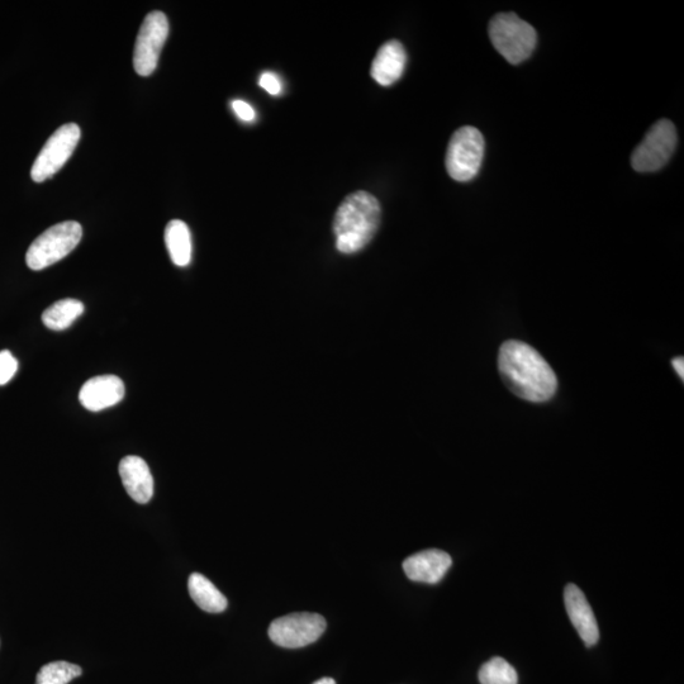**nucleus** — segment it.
Wrapping results in <instances>:
<instances>
[{
	"label": "nucleus",
	"mask_w": 684,
	"mask_h": 684,
	"mask_svg": "<svg viewBox=\"0 0 684 684\" xmlns=\"http://www.w3.org/2000/svg\"><path fill=\"white\" fill-rule=\"evenodd\" d=\"M498 368L506 386L525 401L546 402L557 393L558 379L554 370L525 342L506 341L498 355Z\"/></svg>",
	"instance_id": "1"
},
{
	"label": "nucleus",
	"mask_w": 684,
	"mask_h": 684,
	"mask_svg": "<svg viewBox=\"0 0 684 684\" xmlns=\"http://www.w3.org/2000/svg\"><path fill=\"white\" fill-rule=\"evenodd\" d=\"M382 208L378 199L368 192H355L337 208L334 234L337 250L350 255L363 250L377 234Z\"/></svg>",
	"instance_id": "2"
},
{
	"label": "nucleus",
	"mask_w": 684,
	"mask_h": 684,
	"mask_svg": "<svg viewBox=\"0 0 684 684\" xmlns=\"http://www.w3.org/2000/svg\"><path fill=\"white\" fill-rule=\"evenodd\" d=\"M489 37L494 49L513 65L529 59L538 42L534 27L513 13L497 14L489 25Z\"/></svg>",
	"instance_id": "3"
},
{
	"label": "nucleus",
	"mask_w": 684,
	"mask_h": 684,
	"mask_svg": "<svg viewBox=\"0 0 684 684\" xmlns=\"http://www.w3.org/2000/svg\"><path fill=\"white\" fill-rule=\"evenodd\" d=\"M83 228L79 222L57 223L32 242L27 251L26 261L31 270H44L63 260L79 245Z\"/></svg>",
	"instance_id": "4"
},
{
	"label": "nucleus",
	"mask_w": 684,
	"mask_h": 684,
	"mask_svg": "<svg viewBox=\"0 0 684 684\" xmlns=\"http://www.w3.org/2000/svg\"><path fill=\"white\" fill-rule=\"evenodd\" d=\"M484 139L481 131L464 126L451 136L445 165L451 178L465 183L477 177L484 158Z\"/></svg>",
	"instance_id": "5"
},
{
	"label": "nucleus",
	"mask_w": 684,
	"mask_h": 684,
	"mask_svg": "<svg viewBox=\"0 0 684 684\" xmlns=\"http://www.w3.org/2000/svg\"><path fill=\"white\" fill-rule=\"evenodd\" d=\"M678 142L676 127L668 120H660L646 133L636 147L631 164L639 173H653L667 165Z\"/></svg>",
	"instance_id": "6"
},
{
	"label": "nucleus",
	"mask_w": 684,
	"mask_h": 684,
	"mask_svg": "<svg viewBox=\"0 0 684 684\" xmlns=\"http://www.w3.org/2000/svg\"><path fill=\"white\" fill-rule=\"evenodd\" d=\"M326 626L321 615L298 612L274 620L269 626V638L282 648H304L320 639Z\"/></svg>",
	"instance_id": "7"
},
{
	"label": "nucleus",
	"mask_w": 684,
	"mask_h": 684,
	"mask_svg": "<svg viewBox=\"0 0 684 684\" xmlns=\"http://www.w3.org/2000/svg\"><path fill=\"white\" fill-rule=\"evenodd\" d=\"M80 135V128L75 123L61 126L38 154L31 170L33 182L42 183L54 177L73 155L79 144Z\"/></svg>",
	"instance_id": "8"
},
{
	"label": "nucleus",
	"mask_w": 684,
	"mask_h": 684,
	"mask_svg": "<svg viewBox=\"0 0 684 684\" xmlns=\"http://www.w3.org/2000/svg\"><path fill=\"white\" fill-rule=\"evenodd\" d=\"M168 35L169 21L165 14L159 11L147 14L133 52V68L137 74L149 76L154 73Z\"/></svg>",
	"instance_id": "9"
},
{
	"label": "nucleus",
	"mask_w": 684,
	"mask_h": 684,
	"mask_svg": "<svg viewBox=\"0 0 684 684\" xmlns=\"http://www.w3.org/2000/svg\"><path fill=\"white\" fill-rule=\"evenodd\" d=\"M565 610L570 621L581 636L584 644L593 646L600 640V630L592 607L586 596L576 584H568L564 589Z\"/></svg>",
	"instance_id": "10"
},
{
	"label": "nucleus",
	"mask_w": 684,
	"mask_h": 684,
	"mask_svg": "<svg viewBox=\"0 0 684 684\" xmlns=\"http://www.w3.org/2000/svg\"><path fill=\"white\" fill-rule=\"evenodd\" d=\"M125 384L116 375H101L89 379L80 389L79 399L84 408L92 412L116 406L125 397Z\"/></svg>",
	"instance_id": "11"
},
{
	"label": "nucleus",
	"mask_w": 684,
	"mask_h": 684,
	"mask_svg": "<svg viewBox=\"0 0 684 684\" xmlns=\"http://www.w3.org/2000/svg\"><path fill=\"white\" fill-rule=\"evenodd\" d=\"M453 564L448 553L439 549H429L413 554L403 563L406 576L413 582L435 584L444 578Z\"/></svg>",
	"instance_id": "12"
},
{
	"label": "nucleus",
	"mask_w": 684,
	"mask_h": 684,
	"mask_svg": "<svg viewBox=\"0 0 684 684\" xmlns=\"http://www.w3.org/2000/svg\"><path fill=\"white\" fill-rule=\"evenodd\" d=\"M123 486L133 501L146 505L154 496V478L149 465L140 456L130 455L120 463Z\"/></svg>",
	"instance_id": "13"
},
{
	"label": "nucleus",
	"mask_w": 684,
	"mask_h": 684,
	"mask_svg": "<svg viewBox=\"0 0 684 684\" xmlns=\"http://www.w3.org/2000/svg\"><path fill=\"white\" fill-rule=\"evenodd\" d=\"M407 52L401 42L392 40L380 47L372 64V78L383 87H389L405 73Z\"/></svg>",
	"instance_id": "14"
},
{
	"label": "nucleus",
	"mask_w": 684,
	"mask_h": 684,
	"mask_svg": "<svg viewBox=\"0 0 684 684\" xmlns=\"http://www.w3.org/2000/svg\"><path fill=\"white\" fill-rule=\"evenodd\" d=\"M188 588L190 597L198 607L209 614H220L227 608L226 597L218 591L215 584L199 573L189 577Z\"/></svg>",
	"instance_id": "15"
},
{
	"label": "nucleus",
	"mask_w": 684,
	"mask_h": 684,
	"mask_svg": "<svg viewBox=\"0 0 684 684\" xmlns=\"http://www.w3.org/2000/svg\"><path fill=\"white\" fill-rule=\"evenodd\" d=\"M165 244L171 261L180 268L188 266L192 260V236L187 223L174 220L165 228Z\"/></svg>",
	"instance_id": "16"
},
{
	"label": "nucleus",
	"mask_w": 684,
	"mask_h": 684,
	"mask_svg": "<svg viewBox=\"0 0 684 684\" xmlns=\"http://www.w3.org/2000/svg\"><path fill=\"white\" fill-rule=\"evenodd\" d=\"M84 313V304L76 299H61L52 304L42 315V322L52 331L69 329Z\"/></svg>",
	"instance_id": "17"
},
{
	"label": "nucleus",
	"mask_w": 684,
	"mask_h": 684,
	"mask_svg": "<svg viewBox=\"0 0 684 684\" xmlns=\"http://www.w3.org/2000/svg\"><path fill=\"white\" fill-rule=\"evenodd\" d=\"M479 682L481 684H517L519 677L515 668L507 660L496 657L482 665L479 671Z\"/></svg>",
	"instance_id": "18"
},
{
	"label": "nucleus",
	"mask_w": 684,
	"mask_h": 684,
	"mask_svg": "<svg viewBox=\"0 0 684 684\" xmlns=\"http://www.w3.org/2000/svg\"><path fill=\"white\" fill-rule=\"evenodd\" d=\"M79 665L68 662H54L44 665L36 677V684H68L82 676Z\"/></svg>",
	"instance_id": "19"
},
{
	"label": "nucleus",
	"mask_w": 684,
	"mask_h": 684,
	"mask_svg": "<svg viewBox=\"0 0 684 684\" xmlns=\"http://www.w3.org/2000/svg\"><path fill=\"white\" fill-rule=\"evenodd\" d=\"M17 370L18 361L11 354V351H0V386H6L7 383L11 382Z\"/></svg>",
	"instance_id": "20"
},
{
	"label": "nucleus",
	"mask_w": 684,
	"mask_h": 684,
	"mask_svg": "<svg viewBox=\"0 0 684 684\" xmlns=\"http://www.w3.org/2000/svg\"><path fill=\"white\" fill-rule=\"evenodd\" d=\"M260 87L266 90L270 95L282 94V82H280L277 75L273 73H264L260 76L259 80Z\"/></svg>",
	"instance_id": "21"
},
{
	"label": "nucleus",
	"mask_w": 684,
	"mask_h": 684,
	"mask_svg": "<svg viewBox=\"0 0 684 684\" xmlns=\"http://www.w3.org/2000/svg\"><path fill=\"white\" fill-rule=\"evenodd\" d=\"M232 109H234L236 116L239 117L241 121L253 122L255 120L254 108L251 107L249 103L237 99V101L232 102Z\"/></svg>",
	"instance_id": "22"
},
{
	"label": "nucleus",
	"mask_w": 684,
	"mask_h": 684,
	"mask_svg": "<svg viewBox=\"0 0 684 684\" xmlns=\"http://www.w3.org/2000/svg\"><path fill=\"white\" fill-rule=\"evenodd\" d=\"M672 364H673L674 369H676V372L679 375V377H681V379H683L684 378V360H683L682 356H681V358L673 359Z\"/></svg>",
	"instance_id": "23"
},
{
	"label": "nucleus",
	"mask_w": 684,
	"mask_h": 684,
	"mask_svg": "<svg viewBox=\"0 0 684 684\" xmlns=\"http://www.w3.org/2000/svg\"><path fill=\"white\" fill-rule=\"evenodd\" d=\"M313 684H336V682L334 681V679L326 677V678L318 679V681H316Z\"/></svg>",
	"instance_id": "24"
}]
</instances>
